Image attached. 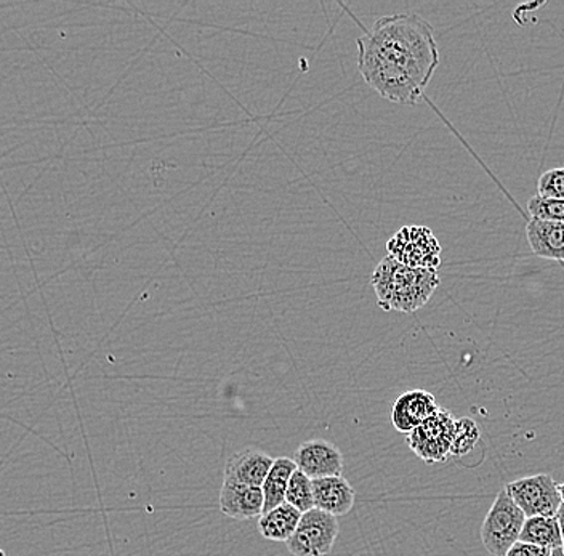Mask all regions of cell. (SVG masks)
Wrapping results in <instances>:
<instances>
[{"label": "cell", "mask_w": 564, "mask_h": 556, "mask_svg": "<svg viewBox=\"0 0 564 556\" xmlns=\"http://www.w3.org/2000/svg\"><path fill=\"white\" fill-rule=\"evenodd\" d=\"M315 508L332 515L345 517L355 507L356 494L350 481L345 477H328L313 480Z\"/></svg>", "instance_id": "7c38bea8"}, {"label": "cell", "mask_w": 564, "mask_h": 556, "mask_svg": "<svg viewBox=\"0 0 564 556\" xmlns=\"http://www.w3.org/2000/svg\"><path fill=\"white\" fill-rule=\"evenodd\" d=\"M295 470H297V465H295L294 458H274L270 475H268L265 484L261 486L265 495V514L284 504L289 482H291L292 475L295 474Z\"/></svg>", "instance_id": "9a60e30c"}, {"label": "cell", "mask_w": 564, "mask_h": 556, "mask_svg": "<svg viewBox=\"0 0 564 556\" xmlns=\"http://www.w3.org/2000/svg\"><path fill=\"white\" fill-rule=\"evenodd\" d=\"M438 411L436 398L430 391L409 390L399 395L393 404L392 424L399 434L409 435Z\"/></svg>", "instance_id": "9c48e42d"}, {"label": "cell", "mask_w": 564, "mask_h": 556, "mask_svg": "<svg viewBox=\"0 0 564 556\" xmlns=\"http://www.w3.org/2000/svg\"><path fill=\"white\" fill-rule=\"evenodd\" d=\"M294 462L297 470L307 475L310 480L319 478L342 477L344 474V454L331 441L315 438L305 441L295 449Z\"/></svg>", "instance_id": "ba28073f"}, {"label": "cell", "mask_w": 564, "mask_h": 556, "mask_svg": "<svg viewBox=\"0 0 564 556\" xmlns=\"http://www.w3.org/2000/svg\"><path fill=\"white\" fill-rule=\"evenodd\" d=\"M526 236L530 249L540 259L564 261V223L530 219Z\"/></svg>", "instance_id": "4fadbf2b"}, {"label": "cell", "mask_w": 564, "mask_h": 556, "mask_svg": "<svg viewBox=\"0 0 564 556\" xmlns=\"http://www.w3.org/2000/svg\"><path fill=\"white\" fill-rule=\"evenodd\" d=\"M520 541L550 548V551L563 547L562 528H560L559 518L530 517L526 519Z\"/></svg>", "instance_id": "2e32d148"}, {"label": "cell", "mask_w": 564, "mask_h": 556, "mask_svg": "<svg viewBox=\"0 0 564 556\" xmlns=\"http://www.w3.org/2000/svg\"><path fill=\"white\" fill-rule=\"evenodd\" d=\"M302 517H304L302 512L284 502L280 507L258 518V531L268 541L287 542L297 531Z\"/></svg>", "instance_id": "5bb4252c"}, {"label": "cell", "mask_w": 564, "mask_h": 556, "mask_svg": "<svg viewBox=\"0 0 564 556\" xmlns=\"http://www.w3.org/2000/svg\"><path fill=\"white\" fill-rule=\"evenodd\" d=\"M221 514L240 521L260 518L265 514L264 489L223 481L218 495Z\"/></svg>", "instance_id": "30bf717a"}, {"label": "cell", "mask_w": 564, "mask_h": 556, "mask_svg": "<svg viewBox=\"0 0 564 556\" xmlns=\"http://www.w3.org/2000/svg\"><path fill=\"white\" fill-rule=\"evenodd\" d=\"M338 532L341 525L337 518L313 508L304 514L297 531L285 544L294 556H325L334 548Z\"/></svg>", "instance_id": "52a82bcc"}, {"label": "cell", "mask_w": 564, "mask_h": 556, "mask_svg": "<svg viewBox=\"0 0 564 556\" xmlns=\"http://www.w3.org/2000/svg\"><path fill=\"white\" fill-rule=\"evenodd\" d=\"M528 210L533 219L564 223V199H550L537 194L528 201Z\"/></svg>", "instance_id": "d6986e66"}, {"label": "cell", "mask_w": 564, "mask_h": 556, "mask_svg": "<svg viewBox=\"0 0 564 556\" xmlns=\"http://www.w3.org/2000/svg\"><path fill=\"white\" fill-rule=\"evenodd\" d=\"M371 283L385 311L414 313L428 303L441 277L438 271L406 267L387 256L375 268Z\"/></svg>", "instance_id": "7a4b0ae2"}, {"label": "cell", "mask_w": 564, "mask_h": 556, "mask_svg": "<svg viewBox=\"0 0 564 556\" xmlns=\"http://www.w3.org/2000/svg\"><path fill=\"white\" fill-rule=\"evenodd\" d=\"M559 486L552 475L539 474L509 482L505 491L526 517H556L563 505Z\"/></svg>", "instance_id": "8992f818"}, {"label": "cell", "mask_w": 564, "mask_h": 556, "mask_svg": "<svg viewBox=\"0 0 564 556\" xmlns=\"http://www.w3.org/2000/svg\"><path fill=\"white\" fill-rule=\"evenodd\" d=\"M552 552L550 548L518 541L505 556H552Z\"/></svg>", "instance_id": "44dd1931"}, {"label": "cell", "mask_w": 564, "mask_h": 556, "mask_svg": "<svg viewBox=\"0 0 564 556\" xmlns=\"http://www.w3.org/2000/svg\"><path fill=\"white\" fill-rule=\"evenodd\" d=\"M458 418L448 409L439 411L421 427L409 434L408 444L411 451L426 464H441L451 457Z\"/></svg>", "instance_id": "277c9868"}, {"label": "cell", "mask_w": 564, "mask_h": 556, "mask_svg": "<svg viewBox=\"0 0 564 556\" xmlns=\"http://www.w3.org/2000/svg\"><path fill=\"white\" fill-rule=\"evenodd\" d=\"M552 556H564L563 548H555V551L552 552Z\"/></svg>", "instance_id": "603a6c76"}, {"label": "cell", "mask_w": 564, "mask_h": 556, "mask_svg": "<svg viewBox=\"0 0 564 556\" xmlns=\"http://www.w3.org/2000/svg\"><path fill=\"white\" fill-rule=\"evenodd\" d=\"M525 512L515 504L505 488L497 494L482 526V542L492 556H505L522 538Z\"/></svg>", "instance_id": "3957f363"}, {"label": "cell", "mask_w": 564, "mask_h": 556, "mask_svg": "<svg viewBox=\"0 0 564 556\" xmlns=\"http://www.w3.org/2000/svg\"><path fill=\"white\" fill-rule=\"evenodd\" d=\"M537 193L550 199H564V167L542 173L537 183Z\"/></svg>", "instance_id": "ffe728a7"}, {"label": "cell", "mask_w": 564, "mask_h": 556, "mask_svg": "<svg viewBox=\"0 0 564 556\" xmlns=\"http://www.w3.org/2000/svg\"><path fill=\"white\" fill-rule=\"evenodd\" d=\"M560 521V528H562V539H563V552H564V505L560 508L559 515H556Z\"/></svg>", "instance_id": "7402d4cb"}, {"label": "cell", "mask_w": 564, "mask_h": 556, "mask_svg": "<svg viewBox=\"0 0 564 556\" xmlns=\"http://www.w3.org/2000/svg\"><path fill=\"white\" fill-rule=\"evenodd\" d=\"M388 256L399 263L423 270L441 267V246L430 228L402 227L387 243Z\"/></svg>", "instance_id": "5b68a950"}, {"label": "cell", "mask_w": 564, "mask_h": 556, "mask_svg": "<svg viewBox=\"0 0 564 556\" xmlns=\"http://www.w3.org/2000/svg\"><path fill=\"white\" fill-rule=\"evenodd\" d=\"M438 66L435 31L418 13L384 16L358 39L359 73L388 102L418 105Z\"/></svg>", "instance_id": "6da1fadb"}, {"label": "cell", "mask_w": 564, "mask_h": 556, "mask_svg": "<svg viewBox=\"0 0 564 556\" xmlns=\"http://www.w3.org/2000/svg\"><path fill=\"white\" fill-rule=\"evenodd\" d=\"M479 440H482V430H479L478 424L470 417L458 418L451 449L452 457H465L476 448Z\"/></svg>", "instance_id": "ac0fdd59"}, {"label": "cell", "mask_w": 564, "mask_h": 556, "mask_svg": "<svg viewBox=\"0 0 564 556\" xmlns=\"http://www.w3.org/2000/svg\"><path fill=\"white\" fill-rule=\"evenodd\" d=\"M274 458L260 449H244L236 452L225 467V480L238 482V484L254 486L261 488L270 475Z\"/></svg>", "instance_id": "8fae6325"}, {"label": "cell", "mask_w": 564, "mask_h": 556, "mask_svg": "<svg viewBox=\"0 0 564 556\" xmlns=\"http://www.w3.org/2000/svg\"><path fill=\"white\" fill-rule=\"evenodd\" d=\"M285 502L292 507L297 508L302 514L313 510L315 508V492L313 480L302 474L300 470H295L292 475L291 482H289L287 494H285Z\"/></svg>", "instance_id": "e0dca14e"}, {"label": "cell", "mask_w": 564, "mask_h": 556, "mask_svg": "<svg viewBox=\"0 0 564 556\" xmlns=\"http://www.w3.org/2000/svg\"><path fill=\"white\" fill-rule=\"evenodd\" d=\"M559 489H560V495H562V502L564 505V482H562V484L559 486Z\"/></svg>", "instance_id": "cb8c5ba5"}]
</instances>
